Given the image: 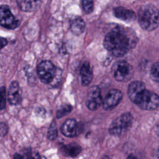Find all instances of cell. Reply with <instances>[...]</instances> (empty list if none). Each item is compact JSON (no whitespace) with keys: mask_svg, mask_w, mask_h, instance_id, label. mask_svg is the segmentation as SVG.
<instances>
[{"mask_svg":"<svg viewBox=\"0 0 159 159\" xmlns=\"http://www.w3.org/2000/svg\"><path fill=\"white\" fill-rule=\"evenodd\" d=\"M137 42V38L132 30L116 27L107 34L103 44L112 55L121 57L134 47Z\"/></svg>","mask_w":159,"mask_h":159,"instance_id":"obj_1","label":"cell"},{"mask_svg":"<svg viewBox=\"0 0 159 159\" xmlns=\"http://www.w3.org/2000/svg\"><path fill=\"white\" fill-rule=\"evenodd\" d=\"M127 94L130 99L140 108L154 110L159 106V96L155 93L146 89L142 81L132 82L128 87Z\"/></svg>","mask_w":159,"mask_h":159,"instance_id":"obj_2","label":"cell"},{"mask_svg":"<svg viewBox=\"0 0 159 159\" xmlns=\"http://www.w3.org/2000/svg\"><path fill=\"white\" fill-rule=\"evenodd\" d=\"M138 21L143 29L153 30L159 25V11L153 5H143L139 10Z\"/></svg>","mask_w":159,"mask_h":159,"instance_id":"obj_3","label":"cell"},{"mask_svg":"<svg viewBox=\"0 0 159 159\" xmlns=\"http://www.w3.org/2000/svg\"><path fill=\"white\" fill-rule=\"evenodd\" d=\"M37 75L43 83L50 84L55 81H60L61 71L57 69L51 61L44 60L37 66Z\"/></svg>","mask_w":159,"mask_h":159,"instance_id":"obj_4","label":"cell"},{"mask_svg":"<svg viewBox=\"0 0 159 159\" xmlns=\"http://www.w3.org/2000/svg\"><path fill=\"white\" fill-rule=\"evenodd\" d=\"M111 73L117 81L125 82L132 77L134 70L128 62L120 60L114 63L111 68Z\"/></svg>","mask_w":159,"mask_h":159,"instance_id":"obj_5","label":"cell"},{"mask_svg":"<svg viewBox=\"0 0 159 159\" xmlns=\"http://www.w3.org/2000/svg\"><path fill=\"white\" fill-rule=\"evenodd\" d=\"M132 116L130 113H124L117 117L111 123L109 132L114 136H119L125 133L131 126Z\"/></svg>","mask_w":159,"mask_h":159,"instance_id":"obj_6","label":"cell"},{"mask_svg":"<svg viewBox=\"0 0 159 159\" xmlns=\"http://www.w3.org/2000/svg\"><path fill=\"white\" fill-rule=\"evenodd\" d=\"M19 20L14 16L8 6H0V24L8 29H14L19 26Z\"/></svg>","mask_w":159,"mask_h":159,"instance_id":"obj_7","label":"cell"},{"mask_svg":"<svg viewBox=\"0 0 159 159\" xmlns=\"http://www.w3.org/2000/svg\"><path fill=\"white\" fill-rule=\"evenodd\" d=\"M102 103L101 90L97 86L90 87L88 91L86 98V106L90 110L98 109Z\"/></svg>","mask_w":159,"mask_h":159,"instance_id":"obj_8","label":"cell"},{"mask_svg":"<svg viewBox=\"0 0 159 159\" xmlns=\"http://www.w3.org/2000/svg\"><path fill=\"white\" fill-rule=\"evenodd\" d=\"M83 129V124L77 122L74 119L66 120L61 127V133L67 137H73L78 135Z\"/></svg>","mask_w":159,"mask_h":159,"instance_id":"obj_9","label":"cell"},{"mask_svg":"<svg viewBox=\"0 0 159 159\" xmlns=\"http://www.w3.org/2000/svg\"><path fill=\"white\" fill-rule=\"evenodd\" d=\"M122 93L118 89H111L106 96L102 106L105 110H111L116 107L122 100Z\"/></svg>","mask_w":159,"mask_h":159,"instance_id":"obj_10","label":"cell"},{"mask_svg":"<svg viewBox=\"0 0 159 159\" xmlns=\"http://www.w3.org/2000/svg\"><path fill=\"white\" fill-rule=\"evenodd\" d=\"M8 100L12 105H17L21 102V93L19 84L17 81H12L9 86Z\"/></svg>","mask_w":159,"mask_h":159,"instance_id":"obj_11","label":"cell"},{"mask_svg":"<svg viewBox=\"0 0 159 159\" xmlns=\"http://www.w3.org/2000/svg\"><path fill=\"white\" fill-rule=\"evenodd\" d=\"M115 16L118 18L125 22L134 21L136 19L135 13L129 9L124 7H117L114 11Z\"/></svg>","mask_w":159,"mask_h":159,"instance_id":"obj_12","label":"cell"},{"mask_svg":"<svg viewBox=\"0 0 159 159\" xmlns=\"http://www.w3.org/2000/svg\"><path fill=\"white\" fill-rule=\"evenodd\" d=\"M80 77L81 84L83 86H88L93 79V72L88 62L86 61L80 69Z\"/></svg>","mask_w":159,"mask_h":159,"instance_id":"obj_13","label":"cell"},{"mask_svg":"<svg viewBox=\"0 0 159 159\" xmlns=\"http://www.w3.org/2000/svg\"><path fill=\"white\" fill-rule=\"evenodd\" d=\"M81 147L75 143H70L66 145H63L61 147V153L68 157H77L81 152Z\"/></svg>","mask_w":159,"mask_h":159,"instance_id":"obj_14","label":"cell"},{"mask_svg":"<svg viewBox=\"0 0 159 159\" xmlns=\"http://www.w3.org/2000/svg\"><path fill=\"white\" fill-rule=\"evenodd\" d=\"M20 10L25 12L35 11L39 6V1H17Z\"/></svg>","mask_w":159,"mask_h":159,"instance_id":"obj_15","label":"cell"},{"mask_svg":"<svg viewBox=\"0 0 159 159\" xmlns=\"http://www.w3.org/2000/svg\"><path fill=\"white\" fill-rule=\"evenodd\" d=\"M85 22L83 19L77 17L75 19L71 24V30L76 35L81 34L84 30Z\"/></svg>","mask_w":159,"mask_h":159,"instance_id":"obj_16","label":"cell"},{"mask_svg":"<svg viewBox=\"0 0 159 159\" xmlns=\"http://www.w3.org/2000/svg\"><path fill=\"white\" fill-rule=\"evenodd\" d=\"M150 78L153 81L159 82V61L155 63L151 67Z\"/></svg>","mask_w":159,"mask_h":159,"instance_id":"obj_17","label":"cell"},{"mask_svg":"<svg viewBox=\"0 0 159 159\" xmlns=\"http://www.w3.org/2000/svg\"><path fill=\"white\" fill-rule=\"evenodd\" d=\"M57 134H58V132H57V125L55 122H52L48 130V133H47L48 139L51 140H53L57 138Z\"/></svg>","mask_w":159,"mask_h":159,"instance_id":"obj_18","label":"cell"},{"mask_svg":"<svg viewBox=\"0 0 159 159\" xmlns=\"http://www.w3.org/2000/svg\"><path fill=\"white\" fill-rule=\"evenodd\" d=\"M72 110V107L70 105H64L60 107V108L57 112V117L61 118L66 115Z\"/></svg>","mask_w":159,"mask_h":159,"instance_id":"obj_19","label":"cell"},{"mask_svg":"<svg viewBox=\"0 0 159 159\" xmlns=\"http://www.w3.org/2000/svg\"><path fill=\"white\" fill-rule=\"evenodd\" d=\"M82 7L86 13H91L93 11L94 7L93 2L92 1L84 0L82 1Z\"/></svg>","mask_w":159,"mask_h":159,"instance_id":"obj_20","label":"cell"},{"mask_svg":"<svg viewBox=\"0 0 159 159\" xmlns=\"http://www.w3.org/2000/svg\"><path fill=\"white\" fill-rule=\"evenodd\" d=\"M6 107V88H0V110H3Z\"/></svg>","mask_w":159,"mask_h":159,"instance_id":"obj_21","label":"cell"},{"mask_svg":"<svg viewBox=\"0 0 159 159\" xmlns=\"http://www.w3.org/2000/svg\"><path fill=\"white\" fill-rule=\"evenodd\" d=\"M8 132V127L4 122H0V136L3 137L7 134Z\"/></svg>","mask_w":159,"mask_h":159,"instance_id":"obj_22","label":"cell"},{"mask_svg":"<svg viewBox=\"0 0 159 159\" xmlns=\"http://www.w3.org/2000/svg\"><path fill=\"white\" fill-rule=\"evenodd\" d=\"M7 43V41L5 38L3 37H0V50L5 47Z\"/></svg>","mask_w":159,"mask_h":159,"instance_id":"obj_23","label":"cell"},{"mask_svg":"<svg viewBox=\"0 0 159 159\" xmlns=\"http://www.w3.org/2000/svg\"><path fill=\"white\" fill-rule=\"evenodd\" d=\"M127 159H138L136 157H135L134 155H129L127 158Z\"/></svg>","mask_w":159,"mask_h":159,"instance_id":"obj_24","label":"cell"},{"mask_svg":"<svg viewBox=\"0 0 159 159\" xmlns=\"http://www.w3.org/2000/svg\"><path fill=\"white\" fill-rule=\"evenodd\" d=\"M157 157H158V158L159 159V147H158V150H157Z\"/></svg>","mask_w":159,"mask_h":159,"instance_id":"obj_25","label":"cell"},{"mask_svg":"<svg viewBox=\"0 0 159 159\" xmlns=\"http://www.w3.org/2000/svg\"><path fill=\"white\" fill-rule=\"evenodd\" d=\"M158 135H159V130H158Z\"/></svg>","mask_w":159,"mask_h":159,"instance_id":"obj_26","label":"cell"}]
</instances>
